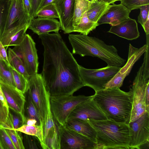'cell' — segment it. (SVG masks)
I'll return each instance as SVG.
<instances>
[{"label": "cell", "instance_id": "6da1fadb", "mask_svg": "<svg viewBox=\"0 0 149 149\" xmlns=\"http://www.w3.org/2000/svg\"><path fill=\"white\" fill-rule=\"evenodd\" d=\"M39 36L44 50L41 74L50 96L73 95L85 86L79 65L59 33Z\"/></svg>", "mask_w": 149, "mask_h": 149}, {"label": "cell", "instance_id": "7a4b0ae2", "mask_svg": "<svg viewBox=\"0 0 149 149\" xmlns=\"http://www.w3.org/2000/svg\"><path fill=\"white\" fill-rule=\"evenodd\" d=\"M31 20L22 0H4L0 41L5 47L20 44Z\"/></svg>", "mask_w": 149, "mask_h": 149}, {"label": "cell", "instance_id": "3957f363", "mask_svg": "<svg viewBox=\"0 0 149 149\" xmlns=\"http://www.w3.org/2000/svg\"><path fill=\"white\" fill-rule=\"evenodd\" d=\"M93 98L107 119L129 124L132 109L129 92L117 87L105 88L95 92Z\"/></svg>", "mask_w": 149, "mask_h": 149}, {"label": "cell", "instance_id": "277c9868", "mask_svg": "<svg viewBox=\"0 0 149 149\" xmlns=\"http://www.w3.org/2000/svg\"><path fill=\"white\" fill-rule=\"evenodd\" d=\"M68 38L72 54L98 58L109 66H122L125 64L126 60L119 55L114 46L107 45L98 38L81 33L70 34Z\"/></svg>", "mask_w": 149, "mask_h": 149}, {"label": "cell", "instance_id": "5b68a950", "mask_svg": "<svg viewBox=\"0 0 149 149\" xmlns=\"http://www.w3.org/2000/svg\"><path fill=\"white\" fill-rule=\"evenodd\" d=\"M97 133L95 149H130L128 124L108 119L87 121Z\"/></svg>", "mask_w": 149, "mask_h": 149}, {"label": "cell", "instance_id": "8992f818", "mask_svg": "<svg viewBox=\"0 0 149 149\" xmlns=\"http://www.w3.org/2000/svg\"><path fill=\"white\" fill-rule=\"evenodd\" d=\"M28 90L40 116L43 129L49 112L51 111L50 95L47 90L41 74L30 76Z\"/></svg>", "mask_w": 149, "mask_h": 149}, {"label": "cell", "instance_id": "52a82bcc", "mask_svg": "<svg viewBox=\"0 0 149 149\" xmlns=\"http://www.w3.org/2000/svg\"><path fill=\"white\" fill-rule=\"evenodd\" d=\"M93 95H61L50 96L51 110L56 121L64 125L70 114L81 102L92 97Z\"/></svg>", "mask_w": 149, "mask_h": 149}, {"label": "cell", "instance_id": "ba28073f", "mask_svg": "<svg viewBox=\"0 0 149 149\" xmlns=\"http://www.w3.org/2000/svg\"><path fill=\"white\" fill-rule=\"evenodd\" d=\"M121 66H109L97 69L85 68L79 65V70L85 86L95 92L105 88V86L119 71Z\"/></svg>", "mask_w": 149, "mask_h": 149}, {"label": "cell", "instance_id": "9c48e42d", "mask_svg": "<svg viewBox=\"0 0 149 149\" xmlns=\"http://www.w3.org/2000/svg\"><path fill=\"white\" fill-rule=\"evenodd\" d=\"M143 62L137 72L132 86L129 91L131 97L132 109L130 122L138 119L146 111L145 94L147 86L149 84L148 78L143 74Z\"/></svg>", "mask_w": 149, "mask_h": 149}, {"label": "cell", "instance_id": "30bf717a", "mask_svg": "<svg viewBox=\"0 0 149 149\" xmlns=\"http://www.w3.org/2000/svg\"><path fill=\"white\" fill-rule=\"evenodd\" d=\"M12 49L21 60L29 76L38 73L39 62L37 50L31 36L26 34L20 44Z\"/></svg>", "mask_w": 149, "mask_h": 149}, {"label": "cell", "instance_id": "8fae6325", "mask_svg": "<svg viewBox=\"0 0 149 149\" xmlns=\"http://www.w3.org/2000/svg\"><path fill=\"white\" fill-rule=\"evenodd\" d=\"M60 149H95V143L89 138L59 124Z\"/></svg>", "mask_w": 149, "mask_h": 149}, {"label": "cell", "instance_id": "7c38bea8", "mask_svg": "<svg viewBox=\"0 0 149 149\" xmlns=\"http://www.w3.org/2000/svg\"><path fill=\"white\" fill-rule=\"evenodd\" d=\"M130 135V149H139L149 142V112L146 111L138 119L128 124Z\"/></svg>", "mask_w": 149, "mask_h": 149}, {"label": "cell", "instance_id": "4fadbf2b", "mask_svg": "<svg viewBox=\"0 0 149 149\" xmlns=\"http://www.w3.org/2000/svg\"><path fill=\"white\" fill-rule=\"evenodd\" d=\"M147 44L138 48L129 44L127 60L125 64L111 80L105 86V88L117 87L120 88L128 76L135 63L146 51L149 46V38H147Z\"/></svg>", "mask_w": 149, "mask_h": 149}, {"label": "cell", "instance_id": "5bb4252c", "mask_svg": "<svg viewBox=\"0 0 149 149\" xmlns=\"http://www.w3.org/2000/svg\"><path fill=\"white\" fill-rule=\"evenodd\" d=\"M68 118L86 121L90 119L102 120L107 119L93 100V97L78 105L70 114Z\"/></svg>", "mask_w": 149, "mask_h": 149}, {"label": "cell", "instance_id": "9a60e30c", "mask_svg": "<svg viewBox=\"0 0 149 149\" xmlns=\"http://www.w3.org/2000/svg\"><path fill=\"white\" fill-rule=\"evenodd\" d=\"M61 29L65 34L74 32L72 26L75 0H54Z\"/></svg>", "mask_w": 149, "mask_h": 149}, {"label": "cell", "instance_id": "2e32d148", "mask_svg": "<svg viewBox=\"0 0 149 149\" xmlns=\"http://www.w3.org/2000/svg\"><path fill=\"white\" fill-rule=\"evenodd\" d=\"M58 125L51 111L43 129V149H60Z\"/></svg>", "mask_w": 149, "mask_h": 149}, {"label": "cell", "instance_id": "e0dca14e", "mask_svg": "<svg viewBox=\"0 0 149 149\" xmlns=\"http://www.w3.org/2000/svg\"><path fill=\"white\" fill-rule=\"evenodd\" d=\"M0 86L5 96L9 108L24 115V107L25 102L24 94L14 87L0 81Z\"/></svg>", "mask_w": 149, "mask_h": 149}, {"label": "cell", "instance_id": "ac0fdd59", "mask_svg": "<svg viewBox=\"0 0 149 149\" xmlns=\"http://www.w3.org/2000/svg\"><path fill=\"white\" fill-rule=\"evenodd\" d=\"M130 12L121 3L109 5L104 13L98 21V25L109 24L111 26L116 25L127 19Z\"/></svg>", "mask_w": 149, "mask_h": 149}, {"label": "cell", "instance_id": "d6986e66", "mask_svg": "<svg viewBox=\"0 0 149 149\" xmlns=\"http://www.w3.org/2000/svg\"><path fill=\"white\" fill-rule=\"evenodd\" d=\"M107 32L128 40L136 39L140 36L136 20L130 17L116 25L111 26Z\"/></svg>", "mask_w": 149, "mask_h": 149}, {"label": "cell", "instance_id": "ffe728a7", "mask_svg": "<svg viewBox=\"0 0 149 149\" xmlns=\"http://www.w3.org/2000/svg\"><path fill=\"white\" fill-rule=\"evenodd\" d=\"M28 29L39 36L51 32L58 33L61 25L56 19L38 17L31 19Z\"/></svg>", "mask_w": 149, "mask_h": 149}, {"label": "cell", "instance_id": "44dd1931", "mask_svg": "<svg viewBox=\"0 0 149 149\" xmlns=\"http://www.w3.org/2000/svg\"><path fill=\"white\" fill-rule=\"evenodd\" d=\"M65 125L86 136L96 144V132L88 122L78 119L68 118Z\"/></svg>", "mask_w": 149, "mask_h": 149}, {"label": "cell", "instance_id": "7402d4cb", "mask_svg": "<svg viewBox=\"0 0 149 149\" xmlns=\"http://www.w3.org/2000/svg\"><path fill=\"white\" fill-rule=\"evenodd\" d=\"M110 4L97 0L91 1L86 11L87 17L92 22H97L106 11Z\"/></svg>", "mask_w": 149, "mask_h": 149}, {"label": "cell", "instance_id": "603a6c76", "mask_svg": "<svg viewBox=\"0 0 149 149\" xmlns=\"http://www.w3.org/2000/svg\"><path fill=\"white\" fill-rule=\"evenodd\" d=\"M24 95L25 100L24 107V115L25 120L29 118L35 119L37 121L38 125L41 126L40 116L31 98L28 89Z\"/></svg>", "mask_w": 149, "mask_h": 149}, {"label": "cell", "instance_id": "cb8c5ba5", "mask_svg": "<svg viewBox=\"0 0 149 149\" xmlns=\"http://www.w3.org/2000/svg\"><path fill=\"white\" fill-rule=\"evenodd\" d=\"M91 1L88 0H75L72 26L74 29L77 26L84 14L88 9Z\"/></svg>", "mask_w": 149, "mask_h": 149}, {"label": "cell", "instance_id": "d4e9b609", "mask_svg": "<svg viewBox=\"0 0 149 149\" xmlns=\"http://www.w3.org/2000/svg\"><path fill=\"white\" fill-rule=\"evenodd\" d=\"M8 56L10 66L22 74L28 80L29 76L27 72L23 63L19 57L10 48L8 49Z\"/></svg>", "mask_w": 149, "mask_h": 149}, {"label": "cell", "instance_id": "484cf974", "mask_svg": "<svg viewBox=\"0 0 149 149\" xmlns=\"http://www.w3.org/2000/svg\"><path fill=\"white\" fill-rule=\"evenodd\" d=\"M0 81L16 88L11 66L0 60Z\"/></svg>", "mask_w": 149, "mask_h": 149}, {"label": "cell", "instance_id": "4316f807", "mask_svg": "<svg viewBox=\"0 0 149 149\" xmlns=\"http://www.w3.org/2000/svg\"><path fill=\"white\" fill-rule=\"evenodd\" d=\"M98 26L97 22H92L88 18L86 12L79 24L74 29V32H78L88 35L91 31L95 29Z\"/></svg>", "mask_w": 149, "mask_h": 149}, {"label": "cell", "instance_id": "83f0119b", "mask_svg": "<svg viewBox=\"0 0 149 149\" xmlns=\"http://www.w3.org/2000/svg\"><path fill=\"white\" fill-rule=\"evenodd\" d=\"M15 130L23 133L37 137L40 141L43 148V132L40 126L30 125L24 124Z\"/></svg>", "mask_w": 149, "mask_h": 149}, {"label": "cell", "instance_id": "f1b7e54d", "mask_svg": "<svg viewBox=\"0 0 149 149\" xmlns=\"http://www.w3.org/2000/svg\"><path fill=\"white\" fill-rule=\"evenodd\" d=\"M16 88L24 94L29 88L28 80L22 74L11 66Z\"/></svg>", "mask_w": 149, "mask_h": 149}, {"label": "cell", "instance_id": "f546056e", "mask_svg": "<svg viewBox=\"0 0 149 149\" xmlns=\"http://www.w3.org/2000/svg\"><path fill=\"white\" fill-rule=\"evenodd\" d=\"M25 122L24 118L20 114L9 108L7 123L10 128L16 130L25 124Z\"/></svg>", "mask_w": 149, "mask_h": 149}, {"label": "cell", "instance_id": "4dcf8cb0", "mask_svg": "<svg viewBox=\"0 0 149 149\" xmlns=\"http://www.w3.org/2000/svg\"><path fill=\"white\" fill-rule=\"evenodd\" d=\"M3 128L10 137L15 149H25L21 132L10 128Z\"/></svg>", "mask_w": 149, "mask_h": 149}, {"label": "cell", "instance_id": "1f68e13d", "mask_svg": "<svg viewBox=\"0 0 149 149\" xmlns=\"http://www.w3.org/2000/svg\"><path fill=\"white\" fill-rule=\"evenodd\" d=\"M22 136V141L25 149H42V143L37 137L24 133Z\"/></svg>", "mask_w": 149, "mask_h": 149}, {"label": "cell", "instance_id": "d6a6232c", "mask_svg": "<svg viewBox=\"0 0 149 149\" xmlns=\"http://www.w3.org/2000/svg\"><path fill=\"white\" fill-rule=\"evenodd\" d=\"M36 17L49 18H58V16L54 4L52 3L38 11Z\"/></svg>", "mask_w": 149, "mask_h": 149}, {"label": "cell", "instance_id": "836d02e7", "mask_svg": "<svg viewBox=\"0 0 149 149\" xmlns=\"http://www.w3.org/2000/svg\"><path fill=\"white\" fill-rule=\"evenodd\" d=\"M121 3L129 11L137 9L144 5L149 4V0H122Z\"/></svg>", "mask_w": 149, "mask_h": 149}, {"label": "cell", "instance_id": "e575fe53", "mask_svg": "<svg viewBox=\"0 0 149 149\" xmlns=\"http://www.w3.org/2000/svg\"><path fill=\"white\" fill-rule=\"evenodd\" d=\"M0 144L3 149H16L10 137L4 128L1 127Z\"/></svg>", "mask_w": 149, "mask_h": 149}, {"label": "cell", "instance_id": "d590c367", "mask_svg": "<svg viewBox=\"0 0 149 149\" xmlns=\"http://www.w3.org/2000/svg\"><path fill=\"white\" fill-rule=\"evenodd\" d=\"M9 108L0 100V127H5L8 119Z\"/></svg>", "mask_w": 149, "mask_h": 149}, {"label": "cell", "instance_id": "8d00e7d4", "mask_svg": "<svg viewBox=\"0 0 149 149\" xmlns=\"http://www.w3.org/2000/svg\"><path fill=\"white\" fill-rule=\"evenodd\" d=\"M139 9L140 12L138 17V22L142 26L149 17V4L143 6Z\"/></svg>", "mask_w": 149, "mask_h": 149}, {"label": "cell", "instance_id": "74e56055", "mask_svg": "<svg viewBox=\"0 0 149 149\" xmlns=\"http://www.w3.org/2000/svg\"><path fill=\"white\" fill-rule=\"evenodd\" d=\"M0 60L4 61L10 66L8 61V56L5 47L0 41Z\"/></svg>", "mask_w": 149, "mask_h": 149}, {"label": "cell", "instance_id": "f35d334b", "mask_svg": "<svg viewBox=\"0 0 149 149\" xmlns=\"http://www.w3.org/2000/svg\"><path fill=\"white\" fill-rule=\"evenodd\" d=\"M22 0L26 10L30 16L32 8V0Z\"/></svg>", "mask_w": 149, "mask_h": 149}, {"label": "cell", "instance_id": "ab89813d", "mask_svg": "<svg viewBox=\"0 0 149 149\" xmlns=\"http://www.w3.org/2000/svg\"><path fill=\"white\" fill-rule=\"evenodd\" d=\"M149 84L146 88L145 94V103L146 108V111L149 112Z\"/></svg>", "mask_w": 149, "mask_h": 149}, {"label": "cell", "instance_id": "60d3db41", "mask_svg": "<svg viewBox=\"0 0 149 149\" xmlns=\"http://www.w3.org/2000/svg\"><path fill=\"white\" fill-rule=\"evenodd\" d=\"M54 0H42L38 7L37 12L44 7L52 3Z\"/></svg>", "mask_w": 149, "mask_h": 149}, {"label": "cell", "instance_id": "b9f144b4", "mask_svg": "<svg viewBox=\"0 0 149 149\" xmlns=\"http://www.w3.org/2000/svg\"><path fill=\"white\" fill-rule=\"evenodd\" d=\"M25 124L30 125H39L36 119L32 118L26 119L25 120Z\"/></svg>", "mask_w": 149, "mask_h": 149}, {"label": "cell", "instance_id": "7bdbcfd3", "mask_svg": "<svg viewBox=\"0 0 149 149\" xmlns=\"http://www.w3.org/2000/svg\"><path fill=\"white\" fill-rule=\"evenodd\" d=\"M4 0L0 1V30L1 24L2 17L4 8Z\"/></svg>", "mask_w": 149, "mask_h": 149}, {"label": "cell", "instance_id": "ee69618b", "mask_svg": "<svg viewBox=\"0 0 149 149\" xmlns=\"http://www.w3.org/2000/svg\"><path fill=\"white\" fill-rule=\"evenodd\" d=\"M146 35H149V17L148 18L142 26Z\"/></svg>", "mask_w": 149, "mask_h": 149}, {"label": "cell", "instance_id": "f6af8a7d", "mask_svg": "<svg viewBox=\"0 0 149 149\" xmlns=\"http://www.w3.org/2000/svg\"><path fill=\"white\" fill-rule=\"evenodd\" d=\"M0 100L3 102L6 106L8 107L4 95V94L2 91L1 87L0 86Z\"/></svg>", "mask_w": 149, "mask_h": 149}, {"label": "cell", "instance_id": "bcb514c9", "mask_svg": "<svg viewBox=\"0 0 149 149\" xmlns=\"http://www.w3.org/2000/svg\"><path fill=\"white\" fill-rule=\"evenodd\" d=\"M99 1H102L108 4H113L115 2L117 1H121L122 0H97Z\"/></svg>", "mask_w": 149, "mask_h": 149}, {"label": "cell", "instance_id": "7dc6e473", "mask_svg": "<svg viewBox=\"0 0 149 149\" xmlns=\"http://www.w3.org/2000/svg\"><path fill=\"white\" fill-rule=\"evenodd\" d=\"M0 149H3L2 148L0 144Z\"/></svg>", "mask_w": 149, "mask_h": 149}, {"label": "cell", "instance_id": "c3c4849f", "mask_svg": "<svg viewBox=\"0 0 149 149\" xmlns=\"http://www.w3.org/2000/svg\"><path fill=\"white\" fill-rule=\"evenodd\" d=\"M90 1H93V0H88Z\"/></svg>", "mask_w": 149, "mask_h": 149}, {"label": "cell", "instance_id": "681fc988", "mask_svg": "<svg viewBox=\"0 0 149 149\" xmlns=\"http://www.w3.org/2000/svg\"><path fill=\"white\" fill-rule=\"evenodd\" d=\"M93 0V1H94V0Z\"/></svg>", "mask_w": 149, "mask_h": 149}, {"label": "cell", "instance_id": "f907efd6", "mask_svg": "<svg viewBox=\"0 0 149 149\" xmlns=\"http://www.w3.org/2000/svg\"></svg>", "mask_w": 149, "mask_h": 149}]
</instances>
